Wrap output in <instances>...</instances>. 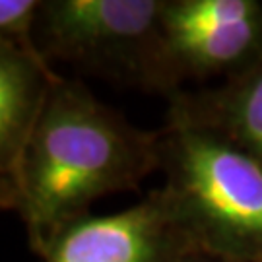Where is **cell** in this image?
<instances>
[{
  "label": "cell",
  "instance_id": "obj_1",
  "mask_svg": "<svg viewBox=\"0 0 262 262\" xmlns=\"http://www.w3.org/2000/svg\"><path fill=\"white\" fill-rule=\"evenodd\" d=\"M159 171V130L132 124L76 78L60 76L14 175L16 212L39 258L95 200L136 190Z\"/></svg>",
  "mask_w": 262,
  "mask_h": 262
},
{
  "label": "cell",
  "instance_id": "obj_2",
  "mask_svg": "<svg viewBox=\"0 0 262 262\" xmlns=\"http://www.w3.org/2000/svg\"><path fill=\"white\" fill-rule=\"evenodd\" d=\"M159 171L198 251L262 262V167L214 134L165 119Z\"/></svg>",
  "mask_w": 262,
  "mask_h": 262
},
{
  "label": "cell",
  "instance_id": "obj_3",
  "mask_svg": "<svg viewBox=\"0 0 262 262\" xmlns=\"http://www.w3.org/2000/svg\"><path fill=\"white\" fill-rule=\"evenodd\" d=\"M159 14L161 0H41L33 45L49 64L167 97Z\"/></svg>",
  "mask_w": 262,
  "mask_h": 262
},
{
  "label": "cell",
  "instance_id": "obj_4",
  "mask_svg": "<svg viewBox=\"0 0 262 262\" xmlns=\"http://www.w3.org/2000/svg\"><path fill=\"white\" fill-rule=\"evenodd\" d=\"M159 24L167 97L262 56V0H161Z\"/></svg>",
  "mask_w": 262,
  "mask_h": 262
},
{
  "label": "cell",
  "instance_id": "obj_5",
  "mask_svg": "<svg viewBox=\"0 0 262 262\" xmlns=\"http://www.w3.org/2000/svg\"><path fill=\"white\" fill-rule=\"evenodd\" d=\"M198 251L163 187L105 215L88 214L55 237L43 262H179Z\"/></svg>",
  "mask_w": 262,
  "mask_h": 262
},
{
  "label": "cell",
  "instance_id": "obj_6",
  "mask_svg": "<svg viewBox=\"0 0 262 262\" xmlns=\"http://www.w3.org/2000/svg\"><path fill=\"white\" fill-rule=\"evenodd\" d=\"M165 119L214 134L262 167V56L215 85L167 97Z\"/></svg>",
  "mask_w": 262,
  "mask_h": 262
},
{
  "label": "cell",
  "instance_id": "obj_7",
  "mask_svg": "<svg viewBox=\"0 0 262 262\" xmlns=\"http://www.w3.org/2000/svg\"><path fill=\"white\" fill-rule=\"evenodd\" d=\"M58 78L39 53L0 41V175L14 181L24 148Z\"/></svg>",
  "mask_w": 262,
  "mask_h": 262
},
{
  "label": "cell",
  "instance_id": "obj_8",
  "mask_svg": "<svg viewBox=\"0 0 262 262\" xmlns=\"http://www.w3.org/2000/svg\"><path fill=\"white\" fill-rule=\"evenodd\" d=\"M39 4L41 0H0V41L37 53L33 45V24Z\"/></svg>",
  "mask_w": 262,
  "mask_h": 262
},
{
  "label": "cell",
  "instance_id": "obj_9",
  "mask_svg": "<svg viewBox=\"0 0 262 262\" xmlns=\"http://www.w3.org/2000/svg\"><path fill=\"white\" fill-rule=\"evenodd\" d=\"M16 206H18V196H16L14 181L0 175V214L16 212Z\"/></svg>",
  "mask_w": 262,
  "mask_h": 262
},
{
  "label": "cell",
  "instance_id": "obj_10",
  "mask_svg": "<svg viewBox=\"0 0 262 262\" xmlns=\"http://www.w3.org/2000/svg\"><path fill=\"white\" fill-rule=\"evenodd\" d=\"M179 262H227V260H222V258L202 253V251H192V253H188L187 256H183Z\"/></svg>",
  "mask_w": 262,
  "mask_h": 262
}]
</instances>
